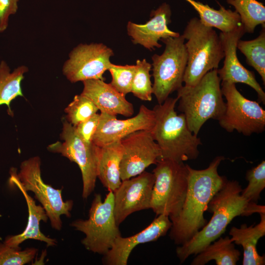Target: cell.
Listing matches in <instances>:
<instances>
[{
	"label": "cell",
	"instance_id": "1",
	"mask_svg": "<svg viewBox=\"0 0 265 265\" xmlns=\"http://www.w3.org/2000/svg\"><path fill=\"white\" fill-rule=\"evenodd\" d=\"M224 159L223 156H217L201 170L187 164L188 186L185 202L179 215L171 220L169 237L175 244L180 245L188 241L207 224L204 213L207 205L227 180L218 173Z\"/></svg>",
	"mask_w": 265,
	"mask_h": 265
},
{
	"label": "cell",
	"instance_id": "2",
	"mask_svg": "<svg viewBox=\"0 0 265 265\" xmlns=\"http://www.w3.org/2000/svg\"><path fill=\"white\" fill-rule=\"evenodd\" d=\"M242 190L238 181L227 180L207 205L206 211L212 213L210 220L188 241L176 248L181 263L220 237L235 217L265 212L264 206L248 202L242 196Z\"/></svg>",
	"mask_w": 265,
	"mask_h": 265
},
{
	"label": "cell",
	"instance_id": "3",
	"mask_svg": "<svg viewBox=\"0 0 265 265\" xmlns=\"http://www.w3.org/2000/svg\"><path fill=\"white\" fill-rule=\"evenodd\" d=\"M178 101L177 97H168L153 109L155 124L152 133L159 148V159L184 162L195 159L199 154L201 139L189 129L184 114L175 111Z\"/></svg>",
	"mask_w": 265,
	"mask_h": 265
},
{
	"label": "cell",
	"instance_id": "4",
	"mask_svg": "<svg viewBox=\"0 0 265 265\" xmlns=\"http://www.w3.org/2000/svg\"><path fill=\"white\" fill-rule=\"evenodd\" d=\"M217 69L208 72L195 85H183L177 91L178 109L185 116L189 129L196 135L207 121H218L225 111Z\"/></svg>",
	"mask_w": 265,
	"mask_h": 265
},
{
	"label": "cell",
	"instance_id": "5",
	"mask_svg": "<svg viewBox=\"0 0 265 265\" xmlns=\"http://www.w3.org/2000/svg\"><path fill=\"white\" fill-rule=\"evenodd\" d=\"M182 35L186 40L187 53L183 82L185 86H192L208 72L218 69L224 53L216 31L203 25L197 17L187 22Z\"/></svg>",
	"mask_w": 265,
	"mask_h": 265
},
{
	"label": "cell",
	"instance_id": "6",
	"mask_svg": "<svg viewBox=\"0 0 265 265\" xmlns=\"http://www.w3.org/2000/svg\"><path fill=\"white\" fill-rule=\"evenodd\" d=\"M153 170L155 180L150 209L157 215L163 214L170 220L180 214L188 186V169L184 162L159 159Z\"/></svg>",
	"mask_w": 265,
	"mask_h": 265
},
{
	"label": "cell",
	"instance_id": "7",
	"mask_svg": "<svg viewBox=\"0 0 265 265\" xmlns=\"http://www.w3.org/2000/svg\"><path fill=\"white\" fill-rule=\"evenodd\" d=\"M71 226L85 237L81 243L88 250L102 255L111 248L121 233L114 212V194L109 191L103 202L100 194H95L87 219H77Z\"/></svg>",
	"mask_w": 265,
	"mask_h": 265
},
{
	"label": "cell",
	"instance_id": "8",
	"mask_svg": "<svg viewBox=\"0 0 265 265\" xmlns=\"http://www.w3.org/2000/svg\"><path fill=\"white\" fill-rule=\"evenodd\" d=\"M160 40L165 45L163 52L152 57L153 94L159 104H162L172 93L183 86L187 62L185 39L182 35Z\"/></svg>",
	"mask_w": 265,
	"mask_h": 265
},
{
	"label": "cell",
	"instance_id": "9",
	"mask_svg": "<svg viewBox=\"0 0 265 265\" xmlns=\"http://www.w3.org/2000/svg\"><path fill=\"white\" fill-rule=\"evenodd\" d=\"M221 90L226 99V109L218 120L229 132L235 130L245 136L260 133L265 130V110L259 103L244 97L235 83L221 82Z\"/></svg>",
	"mask_w": 265,
	"mask_h": 265
},
{
	"label": "cell",
	"instance_id": "10",
	"mask_svg": "<svg viewBox=\"0 0 265 265\" xmlns=\"http://www.w3.org/2000/svg\"><path fill=\"white\" fill-rule=\"evenodd\" d=\"M41 160L34 157L21 163L17 176L21 186L26 191L33 192L35 198L41 204L49 218L53 228L60 230L62 221L60 216H71L73 206L71 200L64 201L62 190L57 189L43 181L41 174Z\"/></svg>",
	"mask_w": 265,
	"mask_h": 265
},
{
	"label": "cell",
	"instance_id": "11",
	"mask_svg": "<svg viewBox=\"0 0 265 265\" xmlns=\"http://www.w3.org/2000/svg\"><path fill=\"white\" fill-rule=\"evenodd\" d=\"M60 138L62 142L52 144L48 149L51 152L60 154L79 166L83 183L82 197L86 199L95 187L99 147L93 143L84 142L77 133L75 127L65 119L63 120Z\"/></svg>",
	"mask_w": 265,
	"mask_h": 265
},
{
	"label": "cell",
	"instance_id": "12",
	"mask_svg": "<svg viewBox=\"0 0 265 265\" xmlns=\"http://www.w3.org/2000/svg\"><path fill=\"white\" fill-rule=\"evenodd\" d=\"M113 51L102 43L80 44L70 53L63 67V73L71 82L88 80H104L103 74L111 63Z\"/></svg>",
	"mask_w": 265,
	"mask_h": 265
},
{
	"label": "cell",
	"instance_id": "13",
	"mask_svg": "<svg viewBox=\"0 0 265 265\" xmlns=\"http://www.w3.org/2000/svg\"><path fill=\"white\" fill-rule=\"evenodd\" d=\"M124 151L120 163L122 181L136 176L159 159V148L152 132H134L120 140Z\"/></svg>",
	"mask_w": 265,
	"mask_h": 265
},
{
	"label": "cell",
	"instance_id": "14",
	"mask_svg": "<svg viewBox=\"0 0 265 265\" xmlns=\"http://www.w3.org/2000/svg\"><path fill=\"white\" fill-rule=\"evenodd\" d=\"M155 180L153 173L144 171L136 176L122 181L113 192L114 215L118 226L131 214L150 209Z\"/></svg>",
	"mask_w": 265,
	"mask_h": 265
},
{
	"label": "cell",
	"instance_id": "15",
	"mask_svg": "<svg viewBox=\"0 0 265 265\" xmlns=\"http://www.w3.org/2000/svg\"><path fill=\"white\" fill-rule=\"evenodd\" d=\"M245 33L241 24L233 31L219 33L224 60L222 67L217 69V74L222 82L242 83L249 85L257 92L259 102L265 105V93L257 81L254 73L245 68L237 56L238 42Z\"/></svg>",
	"mask_w": 265,
	"mask_h": 265
},
{
	"label": "cell",
	"instance_id": "16",
	"mask_svg": "<svg viewBox=\"0 0 265 265\" xmlns=\"http://www.w3.org/2000/svg\"><path fill=\"white\" fill-rule=\"evenodd\" d=\"M155 124V113L142 105L136 115L124 120L116 116L100 113V121L93 138V143L98 147L120 141L129 134L138 131L152 132Z\"/></svg>",
	"mask_w": 265,
	"mask_h": 265
},
{
	"label": "cell",
	"instance_id": "17",
	"mask_svg": "<svg viewBox=\"0 0 265 265\" xmlns=\"http://www.w3.org/2000/svg\"><path fill=\"white\" fill-rule=\"evenodd\" d=\"M171 225L168 216L160 214L139 233L129 237L119 236L109 250L103 255V264L127 265L131 253L137 245L157 240L166 234Z\"/></svg>",
	"mask_w": 265,
	"mask_h": 265
},
{
	"label": "cell",
	"instance_id": "18",
	"mask_svg": "<svg viewBox=\"0 0 265 265\" xmlns=\"http://www.w3.org/2000/svg\"><path fill=\"white\" fill-rule=\"evenodd\" d=\"M171 10L169 4L163 3L150 14V19L144 24L128 22L127 31L134 44H140L148 50H155L161 47L159 41L180 34L171 30L168 25L171 22Z\"/></svg>",
	"mask_w": 265,
	"mask_h": 265
},
{
	"label": "cell",
	"instance_id": "19",
	"mask_svg": "<svg viewBox=\"0 0 265 265\" xmlns=\"http://www.w3.org/2000/svg\"><path fill=\"white\" fill-rule=\"evenodd\" d=\"M82 82L83 88L81 94L90 99L101 113L125 117L133 114V105L110 83L99 79L88 80Z\"/></svg>",
	"mask_w": 265,
	"mask_h": 265
},
{
	"label": "cell",
	"instance_id": "20",
	"mask_svg": "<svg viewBox=\"0 0 265 265\" xmlns=\"http://www.w3.org/2000/svg\"><path fill=\"white\" fill-rule=\"evenodd\" d=\"M10 175L11 184L17 186L25 198L28 207V218L25 230L20 234L7 237L4 242L15 248L19 247L21 243L28 239L44 241L46 243L47 246L56 245L57 241L55 239L46 237L40 230V222L43 221L46 222L48 218L44 208L41 205H37L35 201L28 194L27 191L21 186L14 169L10 171Z\"/></svg>",
	"mask_w": 265,
	"mask_h": 265
},
{
	"label": "cell",
	"instance_id": "21",
	"mask_svg": "<svg viewBox=\"0 0 265 265\" xmlns=\"http://www.w3.org/2000/svg\"><path fill=\"white\" fill-rule=\"evenodd\" d=\"M123 151L120 140L99 147L97 178L109 191H115L121 183L120 167Z\"/></svg>",
	"mask_w": 265,
	"mask_h": 265
},
{
	"label": "cell",
	"instance_id": "22",
	"mask_svg": "<svg viewBox=\"0 0 265 265\" xmlns=\"http://www.w3.org/2000/svg\"><path fill=\"white\" fill-rule=\"evenodd\" d=\"M260 222L255 226L243 224L240 228L233 227L230 230L232 241L243 248V265L265 264V255H259L256 249L258 241L265 235V212L260 213Z\"/></svg>",
	"mask_w": 265,
	"mask_h": 265
},
{
	"label": "cell",
	"instance_id": "23",
	"mask_svg": "<svg viewBox=\"0 0 265 265\" xmlns=\"http://www.w3.org/2000/svg\"><path fill=\"white\" fill-rule=\"evenodd\" d=\"M185 0L197 12L200 22L207 26L216 28L222 32H228L241 25L239 15L236 11L221 5L219 9H215L195 0Z\"/></svg>",
	"mask_w": 265,
	"mask_h": 265
},
{
	"label": "cell",
	"instance_id": "24",
	"mask_svg": "<svg viewBox=\"0 0 265 265\" xmlns=\"http://www.w3.org/2000/svg\"><path fill=\"white\" fill-rule=\"evenodd\" d=\"M240 255L229 236L219 237L198 253L191 265H204L214 260L217 265H236Z\"/></svg>",
	"mask_w": 265,
	"mask_h": 265
},
{
	"label": "cell",
	"instance_id": "25",
	"mask_svg": "<svg viewBox=\"0 0 265 265\" xmlns=\"http://www.w3.org/2000/svg\"><path fill=\"white\" fill-rule=\"evenodd\" d=\"M27 71L28 68L22 65L11 72L5 61L0 63V106L6 105L9 115L13 114L11 102L18 96H23L21 83Z\"/></svg>",
	"mask_w": 265,
	"mask_h": 265
},
{
	"label": "cell",
	"instance_id": "26",
	"mask_svg": "<svg viewBox=\"0 0 265 265\" xmlns=\"http://www.w3.org/2000/svg\"><path fill=\"white\" fill-rule=\"evenodd\" d=\"M239 15L246 33H253L259 25L265 26V6L257 0H226Z\"/></svg>",
	"mask_w": 265,
	"mask_h": 265
},
{
	"label": "cell",
	"instance_id": "27",
	"mask_svg": "<svg viewBox=\"0 0 265 265\" xmlns=\"http://www.w3.org/2000/svg\"><path fill=\"white\" fill-rule=\"evenodd\" d=\"M265 26H262L260 34L250 40L239 39L237 43L239 50L246 57V63L260 75L265 84Z\"/></svg>",
	"mask_w": 265,
	"mask_h": 265
},
{
	"label": "cell",
	"instance_id": "28",
	"mask_svg": "<svg viewBox=\"0 0 265 265\" xmlns=\"http://www.w3.org/2000/svg\"><path fill=\"white\" fill-rule=\"evenodd\" d=\"M136 71L133 79L131 93L136 98L144 101L152 99L153 84L151 81L152 64L145 59L136 61Z\"/></svg>",
	"mask_w": 265,
	"mask_h": 265
},
{
	"label": "cell",
	"instance_id": "29",
	"mask_svg": "<svg viewBox=\"0 0 265 265\" xmlns=\"http://www.w3.org/2000/svg\"><path fill=\"white\" fill-rule=\"evenodd\" d=\"M98 110L90 99L81 94L76 95L64 109L67 121L74 127L89 119Z\"/></svg>",
	"mask_w": 265,
	"mask_h": 265
},
{
	"label": "cell",
	"instance_id": "30",
	"mask_svg": "<svg viewBox=\"0 0 265 265\" xmlns=\"http://www.w3.org/2000/svg\"><path fill=\"white\" fill-rule=\"evenodd\" d=\"M247 186L242 189V196L249 202L257 203L260 194L265 187V161L248 170L246 174Z\"/></svg>",
	"mask_w": 265,
	"mask_h": 265
},
{
	"label": "cell",
	"instance_id": "31",
	"mask_svg": "<svg viewBox=\"0 0 265 265\" xmlns=\"http://www.w3.org/2000/svg\"><path fill=\"white\" fill-rule=\"evenodd\" d=\"M136 68L135 65H118L111 63L108 70L112 78L110 84L124 96L131 93Z\"/></svg>",
	"mask_w": 265,
	"mask_h": 265
},
{
	"label": "cell",
	"instance_id": "32",
	"mask_svg": "<svg viewBox=\"0 0 265 265\" xmlns=\"http://www.w3.org/2000/svg\"><path fill=\"white\" fill-rule=\"evenodd\" d=\"M37 252V249L33 247L21 250L20 247L0 243V265H23L29 263L34 259Z\"/></svg>",
	"mask_w": 265,
	"mask_h": 265
},
{
	"label": "cell",
	"instance_id": "33",
	"mask_svg": "<svg viewBox=\"0 0 265 265\" xmlns=\"http://www.w3.org/2000/svg\"><path fill=\"white\" fill-rule=\"evenodd\" d=\"M100 114H94L89 119L75 127L79 136L86 143H93V138L100 121Z\"/></svg>",
	"mask_w": 265,
	"mask_h": 265
},
{
	"label": "cell",
	"instance_id": "34",
	"mask_svg": "<svg viewBox=\"0 0 265 265\" xmlns=\"http://www.w3.org/2000/svg\"><path fill=\"white\" fill-rule=\"evenodd\" d=\"M19 0H0V32L7 28L10 16L17 11Z\"/></svg>",
	"mask_w": 265,
	"mask_h": 265
}]
</instances>
